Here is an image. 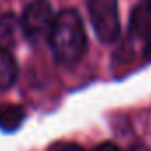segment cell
Returning a JSON list of instances; mask_svg holds the SVG:
<instances>
[{"instance_id":"7a4b0ae2","label":"cell","mask_w":151,"mask_h":151,"mask_svg":"<svg viewBox=\"0 0 151 151\" xmlns=\"http://www.w3.org/2000/svg\"><path fill=\"white\" fill-rule=\"evenodd\" d=\"M55 13L48 0H32L20 18V30L30 43L48 41Z\"/></svg>"},{"instance_id":"ba28073f","label":"cell","mask_w":151,"mask_h":151,"mask_svg":"<svg viewBox=\"0 0 151 151\" xmlns=\"http://www.w3.org/2000/svg\"><path fill=\"white\" fill-rule=\"evenodd\" d=\"M93 151H123L117 144H114V142H101V144H98Z\"/></svg>"},{"instance_id":"52a82bcc","label":"cell","mask_w":151,"mask_h":151,"mask_svg":"<svg viewBox=\"0 0 151 151\" xmlns=\"http://www.w3.org/2000/svg\"><path fill=\"white\" fill-rule=\"evenodd\" d=\"M25 119V110L18 105H2L0 107V130L14 132L22 126Z\"/></svg>"},{"instance_id":"3957f363","label":"cell","mask_w":151,"mask_h":151,"mask_svg":"<svg viewBox=\"0 0 151 151\" xmlns=\"http://www.w3.org/2000/svg\"><path fill=\"white\" fill-rule=\"evenodd\" d=\"M91 25L103 43H114L121 32L117 0H87Z\"/></svg>"},{"instance_id":"5b68a950","label":"cell","mask_w":151,"mask_h":151,"mask_svg":"<svg viewBox=\"0 0 151 151\" xmlns=\"http://www.w3.org/2000/svg\"><path fill=\"white\" fill-rule=\"evenodd\" d=\"M18 78V62L11 50L0 46V93L13 87Z\"/></svg>"},{"instance_id":"8992f818","label":"cell","mask_w":151,"mask_h":151,"mask_svg":"<svg viewBox=\"0 0 151 151\" xmlns=\"http://www.w3.org/2000/svg\"><path fill=\"white\" fill-rule=\"evenodd\" d=\"M20 30V20L13 13L0 14V46L11 50V46L16 43Z\"/></svg>"},{"instance_id":"277c9868","label":"cell","mask_w":151,"mask_h":151,"mask_svg":"<svg viewBox=\"0 0 151 151\" xmlns=\"http://www.w3.org/2000/svg\"><path fill=\"white\" fill-rule=\"evenodd\" d=\"M130 30L133 36L144 39L147 50H151V6L140 4L133 9L130 20Z\"/></svg>"},{"instance_id":"30bf717a","label":"cell","mask_w":151,"mask_h":151,"mask_svg":"<svg viewBox=\"0 0 151 151\" xmlns=\"http://www.w3.org/2000/svg\"><path fill=\"white\" fill-rule=\"evenodd\" d=\"M144 4H147V6H151V0H144Z\"/></svg>"},{"instance_id":"6da1fadb","label":"cell","mask_w":151,"mask_h":151,"mask_svg":"<svg viewBox=\"0 0 151 151\" xmlns=\"http://www.w3.org/2000/svg\"><path fill=\"white\" fill-rule=\"evenodd\" d=\"M53 59L59 64H77L87 48V36L82 16L75 9H64L55 14V22L48 37Z\"/></svg>"},{"instance_id":"9c48e42d","label":"cell","mask_w":151,"mask_h":151,"mask_svg":"<svg viewBox=\"0 0 151 151\" xmlns=\"http://www.w3.org/2000/svg\"><path fill=\"white\" fill-rule=\"evenodd\" d=\"M53 151H84L78 144H60V146H57Z\"/></svg>"}]
</instances>
